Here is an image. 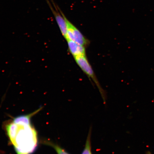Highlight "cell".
Returning a JSON list of instances; mask_svg holds the SVG:
<instances>
[{"label": "cell", "instance_id": "5", "mask_svg": "<svg viewBox=\"0 0 154 154\" xmlns=\"http://www.w3.org/2000/svg\"><path fill=\"white\" fill-rule=\"evenodd\" d=\"M42 143L45 145L51 146L53 148L57 154H70L58 144L54 143L53 142L50 140H42Z\"/></svg>", "mask_w": 154, "mask_h": 154}, {"label": "cell", "instance_id": "6", "mask_svg": "<svg viewBox=\"0 0 154 154\" xmlns=\"http://www.w3.org/2000/svg\"><path fill=\"white\" fill-rule=\"evenodd\" d=\"M91 129L90 128L87 138L85 146L82 154H92L91 145Z\"/></svg>", "mask_w": 154, "mask_h": 154}, {"label": "cell", "instance_id": "3", "mask_svg": "<svg viewBox=\"0 0 154 154\" xmlns=\"http://www.w3.org/2000/svg\"><path fill=\"white\" fill-rule=\"evenodd\" d=\"M75 61L77 65L79 67L83 72L87 75L88 78H91L99 89L102 97L105 100V91L101 88L97 78L94 72L93 69L88 62L87 58L86 56L76 57H74Z\"/></svg>", "mask_w": 154, "mask_h": 154}, {"label": "cell", "instance_id": "4", "mask_svg": "<svg viewBox=\"0 0 154 154\" xmlns=\"http://www.w3.org/2000/svg\"><path fill=\"white\" fill-rule=\"evenodd\" d=\"M67 42L69 51L74 57L86 55L85 47L72 40Z\"/></svg>", "mask_w": 154, "mask_h": 154}, {"label": "cell", "instance_id": "2", "mask_svg": "<svg viewBox=\"0 0 154 154\" xmlns=\"http://www.w3.org/2000/svg\"><path fill=\"white\" fill-rule=\"evenodd\" d=\"M60 11L64 17L67 24V40H72L85 47H87L90 44L89 40L83 35L80 31L65 17L62 11L59 7Z\"/></svg>", "mask_w": 154, "mask_h": 154}, {"label": "cell", "instance_id": "1", "mask_svg": "<svg viewBox=\"0 0 154 154\" xmlns=\"http://www.w3.org/2000/svg\"><path fill=\"white\" fill-rule=\"evenodd\" d=\"M5 129L17 154H31L35 151L38 146V134L31 122L13 119L6 123Z\"/></svg>", "mask_w": 154, "mask_h": 154}]
</instances>
